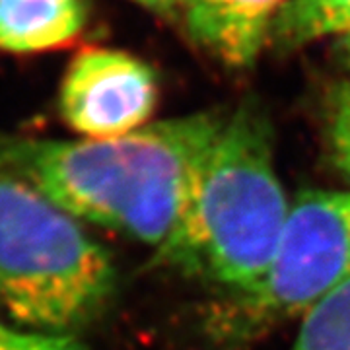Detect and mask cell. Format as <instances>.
<instances>
[{
    "label": "cell",
    "instance_id": "cell-1",
    "mask_svg": "<svg viewBox=\"0 0 350 350\" xmlns=\"http://www.w3.org/2000/svg\"><path fill=\"white\" fill-rule=\"evenodd\" d=\"M224 117L195 113L113 138L53 140L0 133V167L76 220L158 251L174 234L200 160Z\"/></svg>",
    "mask_w": 350,
    "mask_h": 350
},
{
    "label": "cell",
    "instance_id": "cell-2",
    "mask_svg": "<svg viewBox=\"0 0 350 350\" xmlns=\"http://www.w3.org/2000/svg\"><path fill=\"white\" fill-rule=\"evenodd\" d=\"M273 131L250 103L224 117L156 255L181 273L245 294L265 275L290 202L275 167Z\"/></svg>",
    "mask_w": 350,
    "mask_h": 350
},
{
    "label": "cell",
    "instance_id": "cell-3",
    "mask_svg": "<svg viewBox=\"0 0 350 350\" xmlns=\"http://www.w3.org/2000/svg\"><path fill=\"white\" fill-rule=\"evenodd\" d=\"M115 290V269L80 220L0 167V308L18 325L72 335Z\"/></svg>",
    "mask_w": 350,
    "mask_h": 350
},
{
    "label": "cell",
    "instance_id": "cell-4",
    "mask_svg": "<svg viewBox=\"0 0 350 350\" xmlns=\"http://www.w3.org/2000/svg\"><path fill=\"white\" fill-rule=\"evenodd\" d=\"M350 278V193L308 191L290 204L286 224L261 280L222 315V335H253L301 317Z\"/></svg>",
    "mask_w": 350,
    "mask_h": 350
},
{
    "label": "cell",
    "instance_id": "cell-5",
    "mask_svg": "<svg viewBox=\"0 0 350 350\" xmlns=\"http://www.w3.org/2000/svg\"><path fill=\"white\" fill-rule=\"evenodd\" d=\"M158 100L150 66L123 51L78 53L64 72L61 117L84 138H113L148 125Z\"/></svg>",
    "mask_w": 350,
    "mask_h": 350
},
{
    "label": "cell",
    "instance_id": "cell-6",
    "mask_svg": "<svg viewBox=\"0 0 350 350\" xmlns=\"http://www.w3.org/2000/svg\"><path fill=\"white\" fill-rule=\"evenodd\" d=\"M288 0H181L191 38L230 66H247Z\"/></svg>",
    "mask_w": 350,
    "mask_h": 350
},
{
    "label": "cell",
    "instance_id": "cell-7",
    "mask_svg": "<svg viewBox=\"0 0 350 350\" xmlns=\"http://www.w3.org/2000/svg\"><path fill=\"white\" fill-rule=\"evenodd\" d=\"M86 0H0V51L43 53L84 29Z\"/></svg>",
    "mask_w": 350,
    "mask_h": 350
},
{
    "label": "cell",
    "instance_id": "cell-8",
    "mask_svg": "<svg viewBox=\"0 0 350 350\" xmlns=\"http://www.w3.org/2000/svg\"><path fill=\"white\" fill-rule=\"evenodd\" d=\"M350 29V0H288L276 16L271 39L282 47H300Z\"/></svg>",
    "mask_w": 350,
    "mask_h": 350
},
{
    "label": "cell",
    "instance_id": "cell-9",
    "mask_svg": "<svg viewBox=\"0 0 350 350\" xmlns=\"http://www.w3.org/2000/svg\"><path fill=\"white\" fill-rule=\"evenodd\" d=\"M288 350H350V278L301 315Z\"/></svg>",
    "mask_w": 350,
    "mask_h": 350
},
{
    "label": "cell",
    "instance_id": "cell-10",
    "mask_svg": "<svg viewBox=\"0 0 350 350\" xmlns=\"http://www.w3.org/2000/svg\"><path fill=\"white\" fill-rule=\"evenodd\" d=\"M327 137L338 170L350 177V82L338 86L331 98Z\"/></svg>",
    "mask_w": 350,
    "mask_h": 350
},
{
    "label": "cell",
    "instance_id": "cell-11",
    "mask_svg": "<svg viewBox=\"0 0 350 350\" xmlns=\"http://www.w3.org/2000/svg\"><path fill=\"white\" fill-rule=\"evenodd\" d=\"M0 350H86L72 335L41 333L0 319Z\"/></svg>",
    "mask_w": 350,
    "mask_h": 350
},
{
    "label": "cell",
    "instance_id": "cell-12",
    "mask_svg": "<svg viewBox=\"0 0 350 350\" xmlns=\"http://www.w3.org/2000/svg\"><path fill=\"white\" fill-rule=\"evenodd\" d=\"M135 2L146 6V8H152V10H156V12H165V10L177 6L181 0H135Z\"/></svg>",
    "mask_w": 350,
    "mask_h": 350
},
{
    "label": "cell",
    "instance_id": "cell-13",
    "mask_svg": "<svg viewBox=\"0 0 350 350\" xmlns=\"http://www.w3.org/2000/svg\"><path fill=\"white\" fill-rule=\"evenodd\" d=\"M338 49H340L345 63L350 66V29H347L342 36H338Z\"/></svg>",
    "mask_w": 350,
    "mask_h": 350
}]
</instances>
